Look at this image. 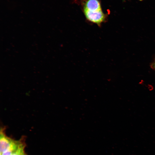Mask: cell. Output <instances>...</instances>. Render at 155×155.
<instances>
[{"instance_id":"ba28073f","label":"cell","mask_w":155,"mask_h":155,"mask_svg":"<svg viewBox=\"0 0 155 155\" xmlns=\"http://www.w3.org/2000/svg\"><path fill=\"white\" fill-rule=\"evenodd\" d=\"M25 155H26L25 154Z\"/></svg>"},{"instance_id":"6da1fadb","label":"cell","mask_w":155,"mask_h":155,"mask_svg":"<svg viewBox=\"0 0 155 155\" xmlns=\"http://www.w3.org/2000/svg\"><path fill=\"white\" fill-rule=\"evenodd\" d=\"M84 12L86 19L89 21L100 26L106 20V15L101 9L96 11H90L84 9Z\"/></svg>"},{"instance_id":"277c9868","label":"cell","mask_w":155,"mask_h":155,"mask_svg":"<svg viewBox=\"0 0 155 155\" xmlns=\"http://www.w3.org/2000/svg\"><path fill=\"white\" fill-rule=\"evenodd\" d=\"M22 142L21 140L19 141L13 140L9 147L0 155H11L17 149Z\"/></svg>"},{"instance_id":"52a82bcc","label":"cell","mask_w":155,"mask_h":155,"mask_svg":"<svg viewBox=\"0 0 155 155\" xmlns=\"http://www.w3.org/2000/svg\"><path fill=\"white\" fill-rule=\"evenodd\" d=\"M139 0L140 1H142L143 0Z\"/></svg>"},{"instance_id":"7a4b0ae2","label":"cell","mask_w":155,"mask_h":155,"mask_svg":"<svg viewBox=\"0 0 155 155\" xmlns=\"http://www.w3.org/2000/svg\"><path fill=\"white\" fill-rule=\"evenodd\" d=\"M3 128H1L0 135V154L4 152L10 146L13 139L7 136L5 134Z\"/></svg>"},{"instance_id":"5b68a950","label":"cell","mask_w":155,"mask_h":155,"mask_svg":"<svg viewBox=\"0 0 155 155\" xmlns=\"http://www.w3.org/2000/svg\"><path fill=\"white\" fill-rule=\"evenodd\" d=\"M25 146V144L23 141L17 149L11 155H25L24 151Z\"/></svg>"},{"instance_id":"8992f818","label":"cell","mask_w":155,"mask_h":155,"mask_svg":"<svg viewBox=\"0 0 155 155\" xmlns=\"http://www.w3.org/2000/svg\"><path fill=\"white\" fill-rule=\"evenodd\" d=\"M150 66L155 71V59L151 63Z\"/></svg>"},{"instance_id":"3957f363","label":"cell","mask_w":155,"mask_h":155,"mask_svg":"<svg viewBox=\"0 0 155 155\" xmlns=\"http://www.w3.org/2000/svg\"><path fill=\"white\" fill-rule=\"evenodd\" d=\"M84 9L92 11L101 10L100 3L98 0H87L84 4Z\"/></svg>"}]
</instances>
